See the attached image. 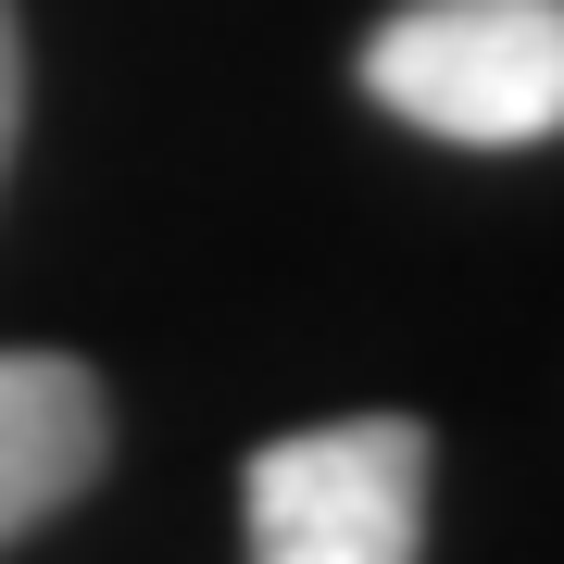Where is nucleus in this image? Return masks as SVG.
Here are the masks:
<instances>
[{
  "instance_id": "3",
  "label": "nucleus",
  "mask_w": 564,
  "mask_h": 564,
  "mask_svg": "<svg viewBox=\"0 0 564 564\" xmlns=\"http://www.w3.org/2000/svg\"><path fill=\"white\" fill-rule=\"evenodd\" d=\"M101 452H113V414L76 351H0V552L76 502Z\"/></svg>"
},
{
  "instance_id": "2",
  "label": "nucleus",
  "mask_w": 564,
  "mask_h": 564,
  "mask_svg": "<svg viewBox=\"0 0 564 564\" xmlns=\"http://www.w3.org/2000/svg\"><path fill=\"white\" fill-rule=\"evenodd\" d=\"M251 564H426V426L414 414H339L289 426L239 477Z\"/></svg>"
},
{
  "instance_id": "4",
  "label": "nucleus",
  "mask_w": 564,
  "mask_h": 564,
  "mask_svg": "<svg viewBox=\"0 0 564 564\" xmlns=\"http://www.w3.org/2000/svg\"><path fill=\"white\" fill-rule=\"evenodd\" d=\"M13 126H25V39H13V0H0V163H13Z\"/></svg>"
},
{
  "instance_id": "1",
  "label": "nucleus",
  "mask_w": 564,
  "mask_h": 564,
  "mask_svg": "<svg viewBox=\"0 0 564 564\" xmlns=\"http://www.w3.org/2000/svg\"><path fill=\"white\" fill-rule=\"evenodd\" d=\"M364 88L452 151H540L564 139V0H402Z\"/></svg>"
}]
</instances>
